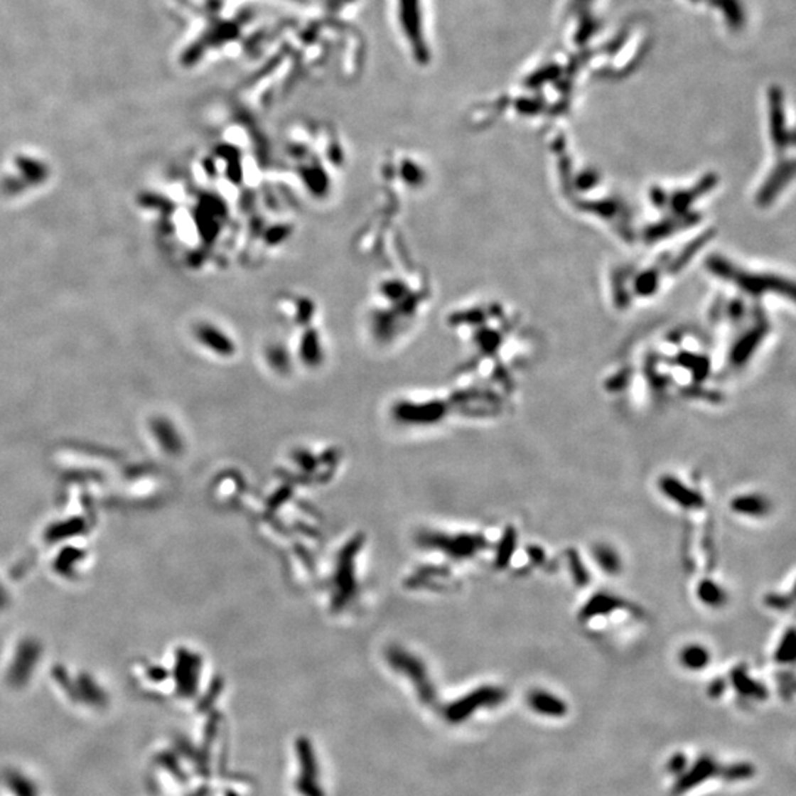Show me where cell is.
<instances>
[{
	"label": "cell",
	"instance_id": "obj_2",
	"mask_svg": "<svg viewBox=\"0 0 796 796\" xmlns=\"http://www.w3.org/2000/svg\"><path fill=\"white\" fill-rule=\"evenodd\" d=\"M624 606H625V601H623L618 596L605 591L594 593L587 601V603L581 608L580 620L590 621L594 618H599V616H608L615 611L623 609Z\"/></svg>",
	"mask_w": 796,
	"mask_h": 796
},
{
	"label": "cell",
	"instance_id": "obj_1",
	"mask_svg": "<svg viewBox=\"0 0 796 796\" xmlns=\"http://www.w3.org/2000/svg\"><path fill=\"white\" fill-rule=\"evenodd\" d=\"M658 488L667 500L684 510H699L705 506L704 494L675 475H662L658 480Z\"/></svg>",
	"mask_w": 796,
	"mask_h": 796
},
{
	"label": "cell",
	"instance_id": "obj_5",
	"mask_svg": "<svg viewBox=\"0 0 796 796\" xmlns=\"http://www.w3.org/2000/svg\"><path fill=\"white\" fill-rule=\"evenodd\" d=\"M679 661L686 669L701 671L711 664L712 653L705 645L687 643L679 653Z\"/></svg>",
	"mask_w": 796,
	"mask_h": 796
},
{
	"label": "cell",
	"instance_id": "obj_7",
	"mask_svg": "<svg viewBox=\"0 0 796 796\" xmlns=\"http://www.w3.org/2000/svg\"><path fill=\"white\" fill-rule=\"evenodd\" d=\"M773 658H774L775 662L782 664V665L792 664L795 661V658H796V637H795L793 627H790L789 630H786V633H783L782 639L779 640L778 646H775Z\"/></svg>",
	"mask_w": 796,
	"mask_h": 796
},
{
	"label": "cell",
	"instance_id": "obj_4",
	"mask_svg": "<svg viewBox=\"0 0 796 796\" xmlns=\"http://www.w3.org/2000/svg\"><path fill=\"white\" fill-rule=\"evenodd\" d=\"M696 597L698 601L711 609H720L726 606L728 594L726 588L711 579H704L696 586Z\"/></svg>",
	"mask_w": 796,
	"mask_h": 796
},
{
	"label": "cell",
	"instance_id": "obj_11",
	"mask_svg": "<svg viewBox=\"0 0 796 796\" xmlns=\"http://www.w3.org/2000/svg\"><path fill=\"white\" fill-rule=\"evenodd\" d=\"M566 559H568V568H569V572L572 575L574 583L579 587H587L591 581V575H590V571L586 568V564L583 562L580 553L574 550V549L568 550Z\"/></svg>",
	"mask_w": 796,
	"mask_h": 796
},
{
	"label": "cell",
	"instance_id": "obj_10",
	"mask_svg": "<svg viewBox=\"0 0 796 796\" xmlns=\"http://www.w3.org/2000/svg\"><path fill=\"white\" fill-rule=\"evenodd\" d=\"M516 547H517V532L513 527H509L505 531L503 539L500 540L499 549H497V554H495L497 566L506 568L512 561V556H513Z\"/></svg>",
	"mask_w": 796,
	"mask_h": 796
},
{
	"label": "cell",
	"instance_id": "obj_12",
	"mask_svg": "<svg viewBox=\"0 0 796 796\" xmlns=\"http://www.w3.org/2000/svg\"><path fill=\"white\" fill-rule=\"evenodd\" d=\"M764 602H765V605H768L773 609H787L793 603L792 597H787L785 594H775V593H771V594L765 596Z\"/></svg>",
	"mask_w": 796,
	"mask_h": 796
},
{
	"label": "cell",
	"instance_id": "obj_8",
	"mask_svg": "<svg viewBox=\"0 0 796 796\" xmlns=\"http://www.w3.org/2000/svg\"><path fill=\"white\" fill-rule=\"evenodd\" d=\"M731 683L742 693L753 694L755 698H764L765 696V689L758 682H755L742 667H738L731 671Z\"/></svg>",
	"mask_w": 796,
	"mask_h": 796
},
{
	"label": "cell",
	"instance_id": "obj_3",
	"mask_svg": "<svg viewBox=\"0 0 796 796\" xmlns=\"http://www.w3.org/2000/svg\"><path fill=\"white\" fill-rule=\"evenodd\" d=\"M733 513L746 517H765L771 512V500L760 493H746L736 495L730 502Z\"/></svg>",
	"mask_w": 796,
	"mask_h": 796
},
{
	"label": "cell",
	"instance_id": "obj_6",
	"mask_svg": "<svg viewBox=\"0 0 796 796\" xmlns=\"http://www.w3.org/2000/svg\"><path fill=\"white\" fill-rule=\"evenodd\" d=\"M593 559L605 574L616 575L623 569V561L620 553L616 552L612 546L605 543H597L591 549Z\"/></svg>",
	"mask_w": 796,
	"mask_h": 796
},
{
	"label": "cell",
	"instance_id": "obj_13",
	"mask_svg": "<svg viewBox=\"0 0 796 796\" xmlns=\"http://www.w3.org/2000/svg\"><path fill=\"white\" fill-rule=\"evenodd\" d=\"M527 553H528V557H529V559H531V561H532V562H534L535 565L542 564V562L544 561V557H546V554H544V550H543V549H542L540 546H535V544H531V546H528V547H527Z\"/></svg>",
	"mask_w": 796,
	"mask_h": 796
},
{
	"label": "cell",
	"instance_id": "obj_9",
	"mask_svg": "<svg viewBox=\"0 0 796 796\" xmlns=\"http://www.w3.org/2000/svg\"><path fill=\"white\" fill-rule=\"evenodd\" d=\"M529 702L534 709L546 714H562L565 711V705L562 701L554 698L552 693L543 690L532 692Z\"/></svg>",
	"mask_w": 796,
	"mask_h": 796
}]
</instances>
